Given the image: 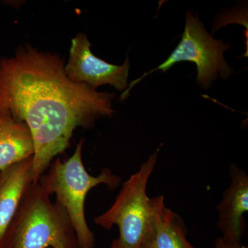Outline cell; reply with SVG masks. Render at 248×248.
I'll use <instances>...</instances> for the list:
<instances>
[{
    "label": "cell",
    "mask_w": 248,
    "mask_h": 248,
    "mask_svg": "<svg viewBox=\"0 0 248 248\" xmlns=\"http://www.w3.org/2000/svg\"><path fill=\"white\" fill-rule=\"evenodd\" d=\"M112 93L73 82L57 55L21 48L0 60V114L27 124L34 145L32 184L69 147L75 130L112 117Z\"/></svg>",
    "instance_id": "1"
},
{
    "label": "cell",
    "mask_w": 248,
    "mask_h": 248,
    "mask_svg": "<svg viewBox=\"0 0 248 248\" xmlns=\"http://www.w3.org/2000/svg\"><path fill=\"white\" fill-rule=\"evenodd\" d=\"M83 143L81 140L66 161L56 160L47 175L42 176L38 183L49 195H55L57 203L64 209L78 247L94 248L95 239L85 215L86 196L93 187L101 184L114 190L120 185L121 178L107 169H103L97 177L89 174L83 164Z\"/></svg>",
    "instance_id": "2"
},
{
    "label": "cell",
    "mask_w": 248,
    "mask_h": 248,
    "mask_svg": "<svg viewBox=\"0 0 248 248\" xmlns=\"http://www.w3.org/2000/svg\"><path fill=\"white\" fill-rule=\"evenodd\" d=\"M159 149L124 183L113 204L94 218L97 226L109 231L114 226L119 236L110 248H141L153 219L152 197L147 195L148 181L154 170Z\"/></svg>",
    "instance_id": "3"
},
{
    "label": "cell",
    "mask_w": 248,
    "mask_h": 248,
    "mask_svg": "<svg viewBox=\"0 0 248 248\" xmlns=\"http://www.w3.org/2000/svg\"><path fill=\"white\" fill-rule=\"evenodd\" d=\"M40 183L24 196L8 232L10 248H47L64 245L73 248L76 234L61 205L53 203Z\"/></svg>",
    "instance_id": "4"
},
{
    "label": "cell",
    "mask_w": 248,
    "mask_h": 248,
    "mask_svg": "<svg viewBox=\"0 0 248 248\" xmlns=\"http://www.w3.org/2000/svg\"><path fill=\"white\" fill-rule=\"evenodd\" d=\"M229 43L214 39L205 30L198 16L188 12L186 16V25L182 40L167 60L141 78L130 83L128 89L122 94V99L128 97L130 90L143 78L156 71L166 72L181 62H193L197 66V82L202 87H210L217 78L227 79L233 70L225 60L223 53L230 48Z\"/></svg>",
    "instance_id": "5"
},
{
    "label": "cell",
    "mask_w": 248,
    "mask_h": 248,
    "mask_svg": "<svg viewBox=\"0 0 248 248\" xmlns=\"http://www.w3.org/2000/svg\"><path fill=\"white\" fill-rule=\"evenodd\" d=\"M129 59L121 66L111 64L94 56L86 35L78 34L72 40L68 63L64 66L66 76L73 82L86 84L94 90L110 84L123 91L128 87Z\"/></svg>",
    "instance_id": "6"
},
{
    "label": "cell",
    "mask_w": 248,
    "mask_h": 248,
    "mask_svg": "<svg viewBox=\"0 0 248 248\" xmlns=\"http://www.w3.org/2000/svg\"><path fill=\"white\" fill-rule=\"evenodd\" d=\"M231 182L217 205V228L221 238L231 244H242L246 228L244 214L248 211V176L236 164L230 168Z\"/></svg>",
    "instance_id": "7"
},
{
    "label": "cell",
    "mask_w": 248,
    "mask_h": 248,
    "mask_svg": "<svg viewBox=\"0 0 248 248\" xmlns=\"http://www.w3.org/2000/svg\"><path fill=\"white\" fill-rule=\"evenodd\" d=\"M32 157L0 172V244L32 185Z\"/></svg>",
    "instance_id": "8"
},
{
    "label": "cell",
    "mask_w": 248,
    "mask_h": 248,
    "mask_svg": "<svg viewBox=\"0 0 248 248\" xmlns=\"http://www.w3.org/2000/svg\"><path fill=\"white\" fill-rule=\"evenodd\" d=\"M153 219L141 248H196L187 241L182 217L166 206L162 195L152 197Z\"/></svg>",
    "instance_id": "9"
},
{
    "label": "cell",
    "mask_w": 248,
    "mask_h": 248,
    "mask_svg": "<svg viewBox=\"0 0 248 248\" xmlns=\"http://www.w3.org/2000/svg\"><path fill=\"white\" fill-rule=\"evenodd\" d=\"M34 145L27 124L0 114V172L32 157Z\"/></svg>",
    "instance_id": "10"
},
{
    "label": "cell",
    "mask_w": 248,
    "mask_h": 248,
    "mask_svg": "<svg viewBox=\"0 0 248 248\" xmlns=\"http://www.w3.org/2000/svg\"><path fill=\"white\" fill-rule=\"evenodd\" d=\"M215 248H248V247L244 246L242 244H231V243L227 242L221 237H219L215 241Z\"/></svg>",
    "instance_id": "11"
},
{
    "label": "cell",
    "mask_w": 248,
    "mask_h": 248,
    "mask_svg": "<svg viewBox=\"0 0 248 248\" xmlns=\"http://www.w3.org/2000/svg\"><path fill=\"white\" fill-rule=\"evenodd\" d=\"M52 248H71L68 246H64V245H59V246H54Z\"/></svg>",
    "instance_id": "12"
}]
</instances>
